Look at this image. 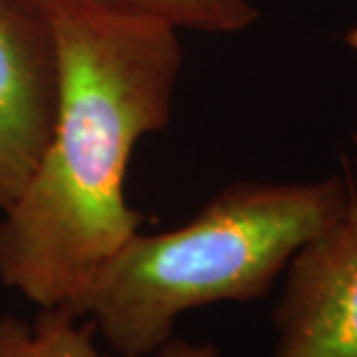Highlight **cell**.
<instances>
[{
    "label": "cell",
    "instance_id": "cell-7",
    "mask_svg": "<svg viewBox=\"0 0 357 357\" xmlns=\"http://www.w3.org/2000/svg\"><path fill=\"white\" fill-rule=\"evenodd\" d=\"M345 42H347L351 48H356L357 50V26L356 28H351V30L345 34ZM354 145H356V157H354V167H351V169H347V175H349V181H351L354 191L357 192V133L354 135Z\"/></svg>",
    "mask_w": 357,
    "mask_h": 357
},
{
    "label": "cell",
    "instance_id": "cell-2",
    "mask_svg": "<svg viewBox=\"0 0 357 357\" xmlns=\"http://www.w3.org/2000/svg\"><path fill=\"white\" fill-rule=\"evenodd\" d=\"M349 195L347 169L314 183H234L178 229L137 230L68 310L117 357H149L187 312L264 298Z\"/></svg>",
    "mask_w": 357,
    "mask_h": 357
},
{
    "label": "cell",
    "instance_id": "cell-6",
    "mask_svg": "<svg viewBox=\"0 0 357 357\" xmlns=\"http://www.w3.org/2000/svg\"><path fill=\"white\" fill-rule=\"evenodd\" d=\"M48 18L60 14H102L141 18L197 30L206 34H234L252 26L258 10L248 0H26Z\"/></svg>",
    "mask_w": 357,
    "mask_h": 357
},
{
    "label": "cell",
    "instance_id": "cell-1",
    "mask_svg": "<svg viewBox=\"0 0 357 357\" xmlns=\"http://www.w3.org/2000/svg\"><path fill=\"white\" fill-rule=\"evenodd\" d=\"M60 98L50 141L0 215V284L36 307L72 306L143 217L126 201L137 141L165 128L178 30L141 18H50Z\"/></svg>",
    "mask_w": 357,
    "mask_h": 357
},
{
    "label": "cell",
    "instance_id": "cell-3",
    "mask_svg": "<svg viewBox=\"0 0 357 357\" xmlns=\"http://www.w3.org/2000/svg\"><path fill=\"white\" fill-rule=\"evenodd\" d=\"M270 357H357V192L284 270Z\"/></svg>",
    "mask_w": 357,
    "mask_h": 357
},
{
    "label": "cell",
    "instance_id": "cell-4",
    "mask_svg": "<svg viewBox=\"0 0 357 357\" xmlns=\"http://www.w3.org/2000/svg\"><path fill=\"white\" fill-rule=\"evenodd\" d=\"M58 98L52 20L26 0H0V213L24 189L44 153Z\"/></svg>",
    "mask_w": 357,
    "mask_h": 357
},
{
    "label": "cell",
    "instance_id": "cell-5",
    "mask_svg": "<svg viewBox=\"0 0 357 357\" xmlns=\"http://www.w3.org/2000/svg\"><path fill=\"white\" fill-rule=\"evenodd\" d=\"M98 332L88 318L68 307H38L30 319L0 318V357H109L96 344ZM149 357H220L211 342L171 337Z\"/></svg>",
    "mask_w": 357,
    "mask_h": 357
}]
</instances>
